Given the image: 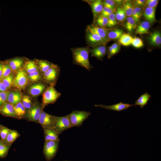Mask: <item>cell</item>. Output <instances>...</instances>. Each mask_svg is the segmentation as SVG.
Instances as JSON below:
<instances>
[{
	"label": "cell",
	"mask_w": 161,
	"mask_h": 161,
	"mask_svg": "<svg viewBox=\"0 0 161 161\" xmlns=\"http://www.w3.org/2000/svg\"><path fill=\"white\" fill-rule=\"evenodd\" d=\"M89 49L88 47H85L71 49L73 63L89 71L93 68L89 61Z\"/></svg>",
	"instance_id": "cell-1"
},
{
	"label": "cell",
	"mask_w": 161,
	"mask_h": 161,
	"mask_svg": "<svg viewBox=\"0 0 161 161\" xmlns=\"http://www.w3.org/2000/svg\"><path fill=\"white\" fill-rule=\"evenodd\" d=\"M91 115L89 112L74 110L67 115L72 127L80 126L85 120Z\"/></svg>",
	"instance_id": "cell-2"
},
{
	"label": "cell",
	"mask_w": 161,
	"mask_h": 161,
	"mask_svg": "<svg viewBox=\"0 0 161 161\" xmlns=\"http://www.w3.org/2000/svg\"><path fill=\"white\" fill-rule=\"evenodd\" d=\"M61 95V93L55 89L54 86H48L43 94V108L49 104L55 102Z\"/></svg>",
	"instance_id": "cell-3"
},
{
	"label": "cell",
	"mask_w": 161,
	"mask_h": 161,
	"mask_svg": "<svg viewBox=\"0 0 161 161\" xmlns=\"http://www.w3.org/2000/svg\"><path fill=\"white\" fill-rule=\"evenodd\" d=\"M60 71L59 66L52 64L50 68L42 74L43 78L46 83L54 86L58 77Z\"/></svg>",
	"instance_id": "cell-4"
},
{
	"label": "cell",
	"mask_w": 161,
	"mask_h": 161,
	"mask_svg": "<svg viewBox=\"0 0 161 161\" xmlns=\"http://www.w3.org/2000/svg\"><path fill=\"white\" fill-rule=\"evenodd\" d=\"M59 142L52 140L45 141L43 152L47 160H51L55 155L58 150Z\"/></svg>",
	"instance_id": "cell-5"
},
{
	"label": "cell",
	"mask_w": 161,
	"mask_h": 161,
	"mask_svg": "<svg viewBox=\"0 0 161 161\" xmlns=\"http://www.w3.org/2000/svg\"><path fill=\"white\" fill-rule=\"evenodd\" d=\"M16 73L14 78L13 85L19 89H23L28 83V77L25 70L22 69L18 70Z\"/></svg>",
	"instance_id": "cell-6"
},
{
	"label": "cell",
	"mask_w": 161,
	"mask_h": 161,
	"mask_svg": "<svg viewBox=\"0 0 161 161\" xmlns=\"http://www.w3.org/2000/svg\"><path fill=\"white\" fill-rule=\"evenodd\" d=\"M54 130L59 134L65 130L72 127L67 116L63 117L55 116Z\"/></svg>",
	"instance_id": "cell-7"
},
{
	"label": "cell",
	"mask_w": 161,
	"mask_h": 161,
	"mask_svg": "<svg viewBox=\"0 0 161 161\" xmlns=\"http://www.w3.org/2000/svg\"><path fill=\"white\" fill-rule=\"evenodd\" d=\"M55 116L43 110L38 120V123L40 124L43 128H48L54 130Z\"/></svg>",
	"instance_id": "cell-8"
},
{
	"label": "cell",
	"mask_w": 161,
	"mask_h": 161,
	"mask_svg": "<svg viewBox=\"0 0 161 161\" xmlns=\"http://www.w3.org/2000/svg\"><path fill=\"white\" fill-rule=\"evenodd\" d=\"M43 109L42 105H33L27 111L25 116L29 121L38 123Z\"/></svg>",
	"instance_id": "cell-9"
},
{
	"label": "cell",
	"mask_w": 161,
	"mask_h": 161,
	"mask_svg": "<svg viewBox=\"0 0 161 161\" xmlns=\"http://www.w3.org/2000/svg\"><path fill=\"white\" fill-rule=\"evenodd\" d=\"M85 38L87 44L93 48L107 42L98 35L87 31Z\"/></svg>",
	"instance_id": "cell-10"
},
{
	"label": "cell",
	"mask_w": 161,
	"mask_h": 161,
	"mask_svg": "<svg viewBox=\"0 0 161 161\" xmlns=\"http://www.w3.org/2000/svg\"><path fill=\"white\" fill-rule=\"evenodd\" d=\"M86 31L98 35L106 42L109 40L107 38L108 31L103 28L95 25H90L87 26Z\"/></svg>",
	"instance_id": "cell-11"
},
{
	"label": "cell",
	"mask_w": 161,
	"mask_h": 161,
	"mask_svg": "<svg viewBox=\"0 0 161 161\" xmlns=\"http://www.w3.org/2000/svg\"><path fill=\"white\" fill-rule=\"evenodd\" d=\"M135 106V104L123 103L122 102L109 106L101 104L95 105V106L99 107L107 110H113L118 112L127 109L131 106Z\"/></svg>",
	"instance_id": "cell-12"
},
{
	"label": "cell",
	"mask_w": 161,
	"mask_h": 161,
	"mask_svg": "<svg viewBox=\"0 0 161 161\" xmlns=\"http://www.w3.org/2000/svg\"><path fill=\"white\" fill-rule=\"evenodd\" d=\"M90 5L94 18L95 19L101 13L103 9V1L100 0L93 1H86Z\"/></svg>",
	"instance_id": "cell-13"
},
{
	"label": "cell",
	"mask_w": 161,
	"mask_h": 161,
	"mask_svg": "<svg viewBox=\"0 0 161 161\" xmlns=\"http://www.w3.org/2000/svg\"><path fill=\"white\" fill-rule=\"evenodd\" d=\"M48 87L41 83L35 84L31 86L28 89L29 93L33 96L38 95L44 92Z\"/></svg>",
	"instance_id": "cell-14"
},
{
	"label": "cell",
	"mask_w": 161,
	"mask_h": 161,
	"mask_svg": "<svg viewBox=\"0 0 161 161\" xmlns=\"http://www.w3.org/2000/svg\"><path fill=\"white\" fill-rule=\"evenodd\" d=\"M106 47L103 45H100L92 49H89V52L91 57H94L100 60H102L106 53Z\"/></svg>",
	"instance_id": "cell-15"
},
{
	"label": "cell",
	"mask_w": 161,
	"mask_h": 161,
	"mask_svg": "<svg viewBox=\"0 0 161 161\" xmlns=\"http://www.w3.org/2000/svg\"><path fill=\"white\" fill-rule=\"evenodd\" d=\"M0 114L5 116L17 118L13 106L7 102L0 107Z\"/></svg>",
	"instance_id": "cell-16"
},
{
	"label": "cell",
	"mask_w": 161,
	"mask_h": 161,
	"mask_svg": "<svg viewBox=\"0 0 161 161\" xmlns=\"http://www.w3.org/2000/svg\"><path fill=\"white\" fill-rule=\"evenodd\" d=\"M5 61L8 64L12 71H17L21 69L24 62V59L21 58H16Z\"/></svg>",
	"instance_id": "cell-17"
},
{
	"label": "cell",
	"mask_w": 161,
	"mask_h": 161,
	"mask_svg": "<svg viewBox=\"0 0 161 161\" xmlns=\"http://www.w3.org/2000/svg\"><path fill=\"white\" fill-rule=\"evenodd\" d=\"M22 98L21 93L18 91H14L9 92L7 102L13 106L21 102Z\"/></svg>",
	"instance_id": "cell-18"
},
{
	"label": "cell",
	"mask_w": 161,
	"mask_h": 161,
	"mask_svg": "<svg viewBox=\"0 0 161 161\" xmlns=\"http://www.w3.org/2000/svg\"><path fill=\"white\" fill-rule=\"evenodd\" d=\"M45 141L48 140L59 141V134L53 129L44 128Z\"/></svg>",
	"instance_id": "cell-19"
},
{
	"label": "cell",
	"mask_w": 161,
	"mask_h": 161,
	"mask_svg": "<svg viewBox=\"0 0 161 161\" xmlns=\"http://www.w3.org/2000/svg\"><path fill=\"white\" fill-rule=\"evenodd\" d=\"M13 106L17 118L21 119L26 116L27 110L21 102L13 105Z\"/></svg>",
	"instance_id": "cell-20"
},
{
	"label": "cell",
	"mask_w": 161,
	"mask_h": 161,
	"mask_svg": "<svg viewBox=\"0 0 161 161\" xmlns=\"http://www.w3.org/2000/svg\"><path fill=\"white\" fill-rule=\"evenodd\" d=\"M150 44L154 46H159L161 44V35L159 31H155L151 33L149 37Z\"/></svg>",
	"instance_id": "cell-21"
},
{
	"label": "cell",
	"mask_w": 161,
	"mask_h": 161,
	"mask_svg": "<svg viewBox=\"0 0 161 161\" xmlns=\"http://www.w3.org/2000/svg\"><path fill=\"white\" fill-rule=\"evenodd\" d=\"M155 8L147 7L145 10L143 16L149 22L153 23L156 21Z\"/></svg>",
	"instance_id": "cell-22"
},
{
	"label": "cell",
	"mask_w": 161,
	"mask_h": 161,
	"mask_svg": "<svg viewBox=\"0 0 161 161\" xmlns=\"http://www.w3.org/2000/svg\"><path fill=\"white\" fill-rule=\"evenodd\" d=\"M150 27L149 22L147 21L141 22L138 26L135 31L136 33L140 35L147 34Z\"/></svg>",
	"instance_id": "cell-23"
},
{
	"label": "cell",
	"mask_w": 161,
	"mask_h": 161,
	"mask_svg": "<svg viewBox=\"0 0 161 161\" xmlns=\"http://www.w3.org/2000/svg\"><path fill=\"white\" fill-rule=\"evenodd\" d=\"M151 95L146 92L141 95L135 102V105L139 106L140 108H143L146 105L149 100Z\"/></svg>",
	"instance_id": "cell-24"
},
{
	"label": "cell",
	"mask_w": 161,
	"mask_h": 161,
	"mask_svg": "<svg viewBox=\"0 0 161 161\" xmlns=\"http://www.w3.org/2000/svg\"><path fill=\"white\" fill-rule=\"evenodd\" d=\"M25 70L28 73L38 70L39 68L35 61H27L23 65Z\"/></svg>",
	"instance_id": "cell-25"
},
{
	"label": "cell",
	"mask_w": 161,
	"mask_h": 161,
	"mask_svg": "<svg viewBox=\"0 0 161 161\" xmlns=\"http://www.w3.org/2000/svg\"><path fill=\"white\" fill-rule=\"evenodd\" d=\"M39 69L42 74L47 71L51 66L52 63L44 60H36L35 61Z\"/></svg>",
	"instance_id": "cell-26"
},
{
	"label": "cell",
	"mask_w": 161,
	"mask_h": 161,
	"mask_svg": "<svg viewBox=\"0 0 161 161\" xmlns=\"http://www.w3.org/2000/svg\"><path fill=\"white\" fill-rule=\"evenodd\" d=\"M20 136L16 131L10 130L4 142L7 145H11Z\"/></svg>",
	"instance_id": "cell-27"
},
{
	"label": "cell",
	"mask_w": 161,
	"mask_h": 161,
	"mask_svg": "<svg viewBox=\"0 0 161 161\" xmlns=\"http://www.w3.org/2000/svg\"><path fill=\"white\" fill-rule=\"evenodd\" d=\"M133 38L128 33H123L119 39L120 44L124 46H128L131 44Z\"/></svg>",
	"instance_id": "cell-28"
},
{
	"label": "cell",
	"mask_w": 161,
	"mask_h": 161,
	"mask_svg": "<svg viewBox=\"0 0 161 161\" xmlns=\"http://www.w3.org/2000/svg\"><path fill=\"white\" fill-rule=\"evenodd\" d=\"M123 34V30L116 29L107 32V38L109 39H119Z\"/></svg>",
	"instance_id": "cell-29"
},
{
	"label": "cell",
	"mask_w": 161,
	"mask_h": 161,
	"mask_svg": "<svg viewBox=\"0 0 161 161\" xmlns=\"http://www.w3.org/2000/svg\"><path fill=\"white\" fill-rule=\"evenodd\" d=\"M10 146L0 140V158H4L6 157Z\"/></svg>",
	"instance_id": "cell-30"
},
{
	"label": "cell",
	"mask_w": 161,
	"mask_h": 161,
	"mask_svg": "<svg viewBox=\"0 0 161 161\" xmlns=\"http://www.w3.org/2000/svg\"><path fill=\"white\" fill-rule=\"evenodd\" d=\"M136 23L131 16L128 17L125 23V26L128 31L131 32L136 29Z\"/></svg>",
	"instance_id": "cell-31"
},
{
	"label": "cell",
	"mask_w": 161,
	"mask_h": 161,
	"mask_svg": "<svg viewBox=\"0 0 161 161\" xmlns=\"http://www.w3.org/2000/svg\"><path fill=\"white\" fill-rule=\"evenodd\" d=\"M14 77L12 74L11 73L7 77L1 80L7 88L8 89L13 85Z\"/></svg>",
	"instance_id": "cell-32"
},
{
	"label": "cell",
	"mask_w": 161,
	"mask_h": 161,
	"mask_svg": "<svg viewBox=\"0 0 161 161\" xmlns=\"http://www.w3.org/2000/svg\"><path fill=\"white\" fill-rule=\"evenodd\" d=\"M21 103L25 109L28 110L33 106L30 98L28 95H24L21 99Z\"/></svg>",
	"instance_id": "cell-33"
},
{
	"label": "cell",
	"mask_w": 161,
	"mask_h": 161,
	"mask_svg": "<svg viewBox=\"0 0 161 161\" xmlns=\"http://www.w3.org/2000/svg\"><path fill=\"white\" fill-rule=\"evenodd\" d=\"M28 77V78L32 82L39 81L43 78L38 70L29 73Z\"/></svg>",
	"instance_id": "cell-34"
},
{
	"label": "cell",
	"mask_w": 161,
	"mask_h": 161,
	"mask_svg": "<svg viewBox=\"0 0 161 161\" xmlns=\"http://www.w3.org/2000/svg\"><path fill=\"white\" fill-rule=\"evenodd\" d=\"M12 71L8 64L5 61H3L2 75L0 80H1L10 75Z\"/></svg>",
	"instance_id": "cell-35"
},
{
	"label": "cell",
	"mask_w": 161,
	"mask_h": 161,
	"mask_svg": "<svg viewBox=\"0 0 161 161\" xmlns=\"http://www.w3.org/2000/svg\"><path fill=\"white\" fill-rule=\"evenodd\" d=\"M115 16L116 20L122 21L125 19L126 16L123 9L119 7L117 8Z\"/></svg>",
	"instance_id": "cell-36"
},
{
	"label": "cell",
	"mask_w": 161,
	"mask_h": 161,
	"mask_svg": "<svg viewBox=\"0 0 161 161\" xmlns=\"http://www.w3.org/2000/svg\"><path fill=\"white\" fill-rule=\"evenodd\" d=\"M108 21V18L100 16H99L97 17L96 20V23L97 25L102 28L106 26Z\"/></svg>",
	"instance_id": "cell-37"
},
{
	"label": "cell",
	"mask_w": 161,
	"mask_h": 161,
	"mask_svg": "<svg viewBox=\"0 0 161 161\" xmlns=\"http://www.w3.org/2000/svg\"><path fill=\"white\" fill-rule=\"evenodd\" d=\"M108 21L106 26L110 27L117 24L115 14L114 13L111 14L108 17Z\"/></svg>",
	"instance_id": "cell-38"
},
{
	"label": "cell",
	"mask_w": 161,
	"mask_h": 161,
	"mask_svg": "<svg viewBox=\"0 0 161 161\" xmlns=\"http://www.w3.org/2000/svg\"><path fill=\"white\" fill-rule=\"evenodd\" d=\"M133 7L131 4L129 2L125 3L123 5V9L126 16L129 17L131 16Z\"/></svg>",
	"instance_id": "cell-39"
},
{
	"label": "cell",
	"mask_w": 161,
	"mask_h": 161,
	"mask_svg": "<svg viewBox=\"0 0 161 161\" xmlns=\"http://www.w3.org/2000/svg\"><path fill=\"white\" fill-rule=\"evenodd\" d=\"M131 44L136 48H140L143 47V43L140 38L137 37H134L132 38Z\"/></svg>",
	"instance_id": "cell-40"
},
{
	"label": "cell",
	"mask_w": 161,
	"mask_h": 161,
	"mask_svg": "<svg viewBox=\"0 0 161 161\" xmlns=\"http://www.w3.org/2000/svg\"><path fill=\"white\" fill-rule=\"evenodd\" d=\"M104 7H106L114 11L115 9V3L114 1L112 0H106L103 1Z\"/></svg>",
	"instance_id": "cell-41"
},
{
	"label": "cell",
	"mask_w": 161,
	"mask_h": 161,
	"mask_svg": "<svg viewBox=\"0 0 161 161\" xmlns=\"http://www.w3.org/2000/svg\"><path fill=\"white\" fill-rule=\"evenodd\" d=\"M9 92L8 90L0 92V107L7 102Z\"/></svg>",
	"instance_id": "cell-42"
},
{
	"label": "cell",
	"mask_w": 161,
	"mask_h": 161,
	"mask_svg": "<svg viewBox=\"0 0 161 161\" xmlns=\"http://www.w3.org/2000/svg\"><path fill=\"white\" fill-rule=\"evenodd\" d=\"M11 129L4 126L0 131L1 140L4 141Z\"/></svg>",
	"instance_id": "cell-43"
},
{
	"label": "cell",
	"mask_w": 161,
	"mask_h": 161,
	"mask_svg": "<svg viewBox=\"0 0 161 161\" xmlns=\"http://www.w3.org/2000/svg\"><path fill=\"white\" fill-rule=\"evenodd\" d=\"M113 13V11L112 10L107 7H103L102 11L100 16L108 18V16Z\"/></svg>",
	"instance_id": "cell-44"
},
{
	"label": "cell",
	"mask_w": 161,
	"mask_h": 161,
	"mask_svg": "<svg viewBox=\"0 0 161 161\" xmlns=\"http://www.w3.org/2000/svg\"><path fill=\"white\" fill-rule=\"evenodd\" d=\"M158 2V1L157 0H147L145 1V4L147 6V7L155 8Z\"/></svg>",
	"instance_id": "cell-45"
},
{
	"label": "cell",
	"mask_w": 161,
	"mask_h": 161,
	"mask_svg": "<svg viewBox=\"0 0 161 161\" xmlns=\"http://www.w3.org/2000/svg\"><path fill=\"white\" fill-rule=\"evenodd\" d=\"M133 8L135 10L139 17L140 18L142 13V9L139 7H136Z\"/></svg>",
	"instance_id": "cell-46"
},
{
	"label": "cell",
	"mask_w": 161,
	"mask_h": 161,
	"mask_svg": "<svg viewBox=\"0 0 161 161\" xmlns=\"http://www.w3.org/2000/svg\"><path fill=\"white\" fill-rule=\"evenodd\" d=\"M8 90L2 81L0 80V92L7 91Z\"/></svg>",
	"instance_id": "cell-47"
},
{
	"label": "cell",
	"mask_w": 161,
	"mask_h": 161,
	"mask_svg": "<svg viewBox=\"0 0 161 161\" xmlns=\"http://www.w3.org/2000/svg\"><path fill=\"white\" fill-rule=\"evenodd\" d=\"M145 0H137L135 1V3L139 6L143 7L145 4Z\"/></svg>",
	"instance_id": "cell-48"
},
{
	"label": "cell",
	"mask_w": 161,
	"mask_h": 161,
	"mask_svg": "<svg viewBox=\"0 0 161 161\" xmlns=\"http://www.w3.org/2000/svg\"><path fill=\"white\" fill-rule=\"evenodd\" d=\"M111 46L117 53L119 52L120 48L118 44L117 43H114Z\"/></svg>",
	"instance_id": "cell-49"
},
{
	"label": "cell",
	"mask_w": 161,
	"mask_h": 161,
	"mask_svg": "<svg viewBox=\"0 0 161 161\" xmlns=\"http://www.w3.org/2000/svg\"><path fill=\"white\" fill-rule=\"evenodd\" d=\"M3 63V61H0V79L2 75Z\"/></svg>",
	"instance_id": "cell-50"
},
{
	"label": "cell",
	"mask_w": 161,
	"mask_h": 161,
	"mask_svg": "<svg viewBox=\"0 0 161 161\" xmlns=\"http://www.w3.org/2000/svg\"><path fill=\"white\" fill-rule=\"evenodd\" d=\"M4 127V126L0 124V130Z\"/></svg>",
	"instance_id": "cell-51"
},
{
	"label": "cell",
	"mask_w": 161,
	"mask_h": 161,
	"mask_svg": "<svg viewBox=\"0 0 161 161\" xmlns=\"http://www.w3.org/2000/svg\"></svg>",
	"instance_id": "cell-52"
}]
</instances>
